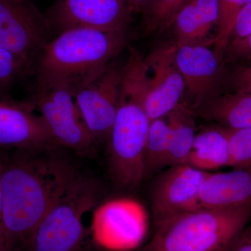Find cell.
Here are the masks:
<instances>
[{
  "label": "cell",
  "instance_id": "cell-23",
  "mask_svg": "<svg viewBox=\"0 0 251 251\" xmlns=\"http://www.w3.org/2000/svg\"><path fill=\"white\" fill-rule=\"evenodd\" d=\"M29 76V70L20 59L0 49V97H11L10 92L16 83Z\"/></svg>",
  "mask_w": 251,
  "mask_h": 251
},
{
  "label": "cell",
  "instance_id": "cell-26",
  "mask_svg": "<svg viewBox=\"0 0 251 251\" xmlns=\"http://www.w3.org/2000/svg\"><path fill=\"white\" fill-rule=\"evenodd\" d=\"M234 92L251 94V66L238 68L231 76Z\"/></svg>",
  "mask_w": 251,
  "mask_h": 251
},
{
  "label": "cell",
  "instance_id": "cell-25",
  "mask_svg": "<svg viewBox=\"0 0 251 251\" xmlns=\"http://www.w3.org/2000/svg\"><path fill=\"white\" fill-rule=\"evenodd\" d=\"M250 34H251V1L243 8L238 15L232 36H231L230 41L242 39Z\"/></svg>",
  "mask_w": 251,
  "mask_h": 251
},
{
  "label": "cell",
  "instance_id": "cell-18",
  "mask_svg": "<svg viewBox=\"0 0 251 251\" xmlns=\"http://www.w3.org/2000/svg\"><path fill=\"white\" fill-rule=\"evenodd\" d=\"M229 136V130L219 125L197 133L187 164L205 172L231 167Z\"/></svg>",
  "mask_w": 251,
  "mask_h": 251
},
{
  "label": "cell",
  "instance_id": "cell-8",
  "mask_svg": "<svg viewBox=\"0 0 251 251\" xmlns=\"http://www.w3.org/2000/svg\"><path fill=\"white\" fill-rule=\"evenodd\" d=\"M114 61L71 87L81 117L99 145H106L120 103L126 63Z\"/></svg>",
  "mask_w": 251,
  "mask_h": 251
},
{
  "label": "cell",
  "instance_id": "cell-28",
  "mask_svg": "<svg viewBox=\"0 0 251 251\" xmlns=\"http://www.w3.org/2000/svg\"><path fill=\"white\" fill-rule=\"evenodd\" d=\"M226 251H251V233L246 228Z\"/></svg>",
  "mask_w": 251,
  "mask_h": 251
},
{
  "label": "cell",
  "instance_id": "cell-7",
  "mask_svg": "<svg viewBox=\"0 0 251 251\" xmlns=\"http://www.w3.org/2000/svg\"><path fill=\"white\" fill-rule=\"evenodd\" d=\"M53 37L45 13L31 0H0V49L20 59L30 76L36 59Z\"/></svg>",
  "mask_w": 251,
  "mask_h": 251
},
{
  "label": "cell",
  "instance_id": "cell-9",
  "mask_svg": "<svg viewBox=\"0 0 251 251\" xmlns=\"http://www.w3.org/2000/svg\"><path fill=\"white\" fill-rule=\"evenodd\" d=\"M92 212L90 234L94 242L104 250H135L148 235V211L133 198L105 201L96 206Z\"/></svg>",
  "mask_w": 251,
  "mask_h": 251
},
{
  "label": "cell",
  "instance_id": "cell-6",
  "mask_svg": "<svg viewBox=\"0 0 251 251\" xmlns=\"http://www.w3.org/2000/svg\"><path fill=\"white\" fill-rule=\"evenodd\" d=\"M150 123L139 100L122 85L116 117L106 144L110 174L117 187L134 190L145 179V146Z\"/></svg>",
  "mask_w": 251,
  "mask_h": 251
},
{
  "label": "cell",
  "instance_id": "cell-13",
  "mask_svg": "<svg viewBox=\"0 0 251 251\" xmlns=\"http://www.w3.org/2000/svg\"><path fill=\"white\" fill-rule=\"evenodd\" d=\"M34 110L32 101L0 97V148L37 150L57 147Z\"/></svg>",
  "mask_w": 251,
  "mask_h": 251
},
{
  "label": "cell",
  "instance_id": "cell-15",
  "mask_svg": "<svg viewBox=\"0 0 251 251\" xmlns=\"http://www.w3.org/2000/svg\"><path fill=\"white\" fill-rule=\"evenodd\" d=\"M200 205L210 209L251 206V167L209 173L201 187Z\"/></svg>",
  "mask_w": 251,
  "mask_h": 251
},
{
  "label": "cell",
  "instance_id": "cell-2",
  "mask_svg": "<svg viewBox=\"0 0 251 251\" xmlns=\"http://www.w3.org/2000/svg\"><path fill=\"white\" fill-rule=\"evenodd\" d=\"M128 31L77 28L48 43L36 59L31 76L35 90L75 85L115 60L129 42Z\"/></svg>",
  "mask_w": 251,
  "mask_h": 251
},
{
  "label": "cell",
  "instance_id": "cell-11",
  "mask_svg": "<svg viewBox=\"0 0 251 251\" xmlns=\"http://www.w3.org/2000/svg\"><path fill=\"white\" fill-rule=\"evenodd\" d=\"M133 13L124 0H54L45 14L54 36L77 28L127 31Z\"/></svg>",
  "mask_w": 251,
  "mask_h": 251
},
{
  "label": "cell",
  "instance_id": "cell-4",
  "mask_svg": "<svg viewBox=\"0 0 251 251\" xmlns=\"http://www.w3.org/2000/svg\"><path fill=\"white\" fill-rule=\"evenodd\" d=\"M176 46L166 44L143 57L130 48L123 81L135 96L150 121L163 118L180 103L185 90L176 62Z\"/></svg>",
  "mask_w": 251,
  "mask_h": 251
},
{
  "label": "cell",
  "instance_id": "cell-20",
  "mask_svg": "<svg viewBox=\"0 0 251 251\" xmlns=\"http://www.w3.org/2000/svg\"><path fill=\"white\" fill-rule=\"evenodd\" d=\"M170 138L171 128L165 117L151 121L145 146V177L167 167Z\"/></svg>",
  "mask_w": 251,
  "mask_h": 251
},
{
  "label": "cell",
  "instance_id": "cell-31",
  "mask_svg": "<svg viewBox=\"0 0 251 251\" xmlns=\"http://www.w3.org/2000/svg\"><path fill=\"white\" fill-rule=\"evenodd\" d=\"M249 230H250V232H251V227H249Z\"/></svg>",
  "mask_w": 251,
  "mask_h": 251
},
{
  "label": "cell",
  "instance_id": "cell-12",
  "mask_svg": "<svg viewBox=\"0 0 251 251\" xmlns=\"http://www.w3.org/2000/svg\"><path fill=\"white\" fill-rule=\"evenodd\" d=\"M157 179L151 193V209L154 226L201 208V187L209 172L188 164L169 167Z\"/></svg>",
  "mask_w": 251,
  "mask_h": 251
},
{
  "label": "cell",
  "instance_id": "cell-29",
  "mask_svg": "<svg viewBox=\"0 0 251 251\" xmlns=\"http://www.w3.org/2000/svg\"><path fill=\"white\" fill-rule=\"evenodd\" d=\"M1 165L2 160L0 157V251H10L5 235L4 224H3V195L1 186Z\"/></svg>",
  "mask_w": 251,
  "mask_h": 251
},
{
  "label": "cell",
  "instance_id": "cell-16",
  "mask_svg": "<svg viewBox=\"0 0 251 251\" xmlns=\"http://www.w3.org/2000/svg\"><path fill=\"white\" fill-rule=\"evenodd\" d=\"M219 21L218 0H188L172 23L176 48L209 46L211 30Z\"/></svg>",
  "mask_w": 251,
  "mask_h": 251
},
{
  "label": "cell",
  "instance_id": "cell-19",
  "mask_svg": "<svg viewBox=\"0 0 251 251\" xmlns=\"http://www.w3.org/2000/svg\"><path fill=\"white\" fill-rule=\"evenodd\" d=\"M196 114L187 104L179 103L168 115L171 128L167 167L187 164L196 132Z\"/></svg>",
  "mask_w": 251,
  "mask_h": 251
},
{
  "label": "cell",
  "instance_id": "cell-24",
  "mask_svg": "<svg viewBox=\"0 0 251 251\" xmlns=\"http://www.w3.org/2000/svg\"><path fill=\"white\" fill-rule=\"evenodd\" d=\"M229 141L231 167L234 168L251 167V128L229 130Z\"/></svg>",
  "mask_w": 251,
  "mask_h": 251
},
{
  "label": "cell",
  "instance_id": "cell-27",
  "mask_svg": "<svg viewBox=\"0 0 251 251\" xmlns=\"http://www.w3.org/2000/svg\"><path fill=\"white\" fill-rule=\"evenodd\" d=\"M228 50L232 57L251 61V34L231 41Z\"/></svg>",
  "mask_w": 251,
  "mask_h": 251
},
{
  "label": "cell",
  "instance_id": "cell-10",
  "mask_svg": "<svg viewBox=\"0 0 251 251\" xmlns=\"http://www.w3.org/2000/svg\"><path fill=\"white\" fill-rule=\"evenodd\" d=\"M31 101L59 148L85 154L99 145L81 117L70 86L35 90Z\"/></svg>",
  "mask_w": 251,
  "mask_h": 251
},
{
  "label": "cell",
  "instance_id": "cell-21",
  "mask_svg": "<svg viewBox=\"0 0 251 251\" xmlns=\"http://www.w3.org/2000/svg\"><path fill=\"white\" fill-rule=\"evenodd\" d=\"M188 0H150L143 10L146 34L160 33L171 27L175 16Z\"/></svg>",
  "mask_w": 251,
  "mask_h": 251
},
{
  "label": "cell",
  "instance_id": "cell-30",
  "mask_svg": "<svg viewBox=\"0 0 251 251\" xmlns=\"http://www.w3.org/2000/svg\"><path fill=\"white\" fill-rule=\"evenodd\" d=\"M129 6L131 11L134 12H143L150 0H124Z\"/></svg>",
  "mask_w": 251,
  "mask_h": 251
},
{
  "label": "cell",
  "instance_id": "cell-3",
  "mask_svg": "<svg viewBox=\"0 0 251 251\" xmlns=\"http://www.w3.org/2000/svg\"><path fill=\"white\" fill-rule=\"evenodd\" d=\"M251 217L250 206L188 211L154 226L151 240L140 251H226Z\"/></svg>",
  "mask_w": 251,
  "mask_h": 251
},
{
  "label": "cell",
  "instance_id": "cell-5",
  "mask_svg": "<svg viewBox=\"0 0 251 251\" xmlns=\"http://www.w3.org/2000/svg\"><path fill=\"white\" fill-rule=\"evenodd\" d=\"M99 184L80 175L48 211L25 245L26 251H82L86 214L98 205Z\"/></svg>",
  "mask_w": 251,
  "mask_h": 251
},
{
  "label": "cell",
  "instance_id": "cell-22",
  "mask_svg": "<svg viewBox=\"0 0 251 251\" xmlns=\"http://www.w3.org/2000/svg\"><path fill=\"white\" fill-rule=\"evenodd\" d=\"M251 0H218L219 21L218 33L214 38V51L221 58L230 41L238 15Z\"/></svg>",
  "mask_w": 251,
  "mask_h": 251
},
{
  "label": "cell",
  "instance_id": "cell-1",
  "mask_svg": "<svg viewBox=\"0 0 251 251\" xmlns=\"http://www.w3.org/2000/svg\"><path fill=\"white\" fill-rule=\"evenodd\" d=\"M58 147L1 157L3 224L10 251L25 247L50 208L80 176Z\"/></svg>",
  "mask_w": 251,
  "mask_h": 251
},
{
  "label": "cell",
  "instance_id": "cell-17",
  "mask_svg": "<svg viewBox=\"0 0 251 251\" xmlns=\"http://www.w3.org/2000/svg\"><path fill=\"white\" fill-rule=\"evenodd\" d=\"M202 118L216 122L227 129L251 128V94L234 92L216 95L192 109Z\"/></svg>",
  "mask_w": 251,
  "mask_h": 251
},
{
  "label": "cell",
  "instance_id": "cell-14",
  "mask_svg": "<svg viewBox=\"0 0 251 251\" xmlns=\"http://www.w3.org/2000/svg\"><path fill=\"white\" fill-rule=\"evenodd\" d=\"M176 62L193 109L216 94L221 77V58L207 46L176 48Z\"/></svg>",
  "mask_w": 251,
  "mask_h": 251
}]
</instances>
